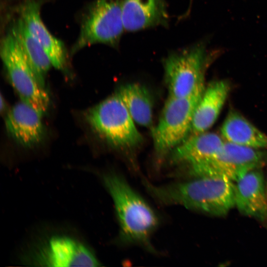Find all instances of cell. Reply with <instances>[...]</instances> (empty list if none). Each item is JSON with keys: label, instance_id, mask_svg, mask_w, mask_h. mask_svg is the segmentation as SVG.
Returning <instances> with one entry per match:
<instances>
[{"label": "cell", "instance_id": "cell-1", "mask_svg": "<svg viewBox=\"0 0 267 267\" xmlns=\"http://www.w3.org/2000/svg\"><path fill=\"white\" fill-rule=\"evenodd\" d=\"M149 195L162 205H179L216 216L226 215L235 206L234 183L220 177L205 176L157 185L142 179Z\"/></svg>", "mask_w": 267, "mask_h": 267}, {"label": "cell", "instance_id": "cell-2", "mask_svg": "<svg viewBox=\"0 0 267 267\" xmlns=\"http://www.w3.org/2000/svg\"><path fill=\"white\" fill-rule=\"evenodd\" d=\"M102 180L114 203L120 227L119 241L155 253L151 237L159 220L153 209L122 176L107 173Z\"/></svg>", "mask_w": 267, "mask_h": 267}, {"label": "cell", "instance_id": "cell-3", "mask_svg": "<svg viewBox=\"0 0 267 267\" xmlns=\"http://www.w3.org/2000/svg\"><path fill=\"white\" fill-rule=\"evenodd\" d=\"M85 118L91 130L114 147L133 148L142 140L134 121L117 92L88 109Z\"/></svg>", "mask_w": 267, "mask_h": 267}, {"label": "cell", "instance_id": "cell-4", "mask_svg": "<svg viewBox=\"0 0 267 267\" xmlns=\"http://www.w3.org/2000/svg\"><path fill=\"white\" fill-rule=\"evenodd\" d=\"M204 89L203 82L189 95L168 98L152 132L159 159L164 158L189 136L195 109Z\"/></svg>", "mask_w": 267, "mask_h": 267}, {"label": "cell", "instance_id": "cell-5", "mask_svg": "<svg viewBox=\"0 0 267 267\" xmlns=\"http://www.w3.org/2000/svg\"><path fill=\"white\" fill-rule=\"evenodd\" d=\"M0 56L8 78L21 100L44 114L49 105V97L44 89V83L10 33L1 41Z\"/></svg>", "mask_w": 267, "mask_h": 267}, {"label": "cell", "instance_id": "cell-6", "mask_svg": "<svg viewBox=\"0 0 267 267\" xmlns=\"http://www.w3.org/2000/svg\"><path fill=\"white\" fill-rule=\"evenodd\" d=\"M123 0H94L83 18L79 37L72 53L95 44L116 48L124 29L122 11Z\"/></svg>", "mask_w": 267, "mask_h": 267}, {"label": "cell", "instance_id": "cell-7", "mask_svg": "<svg viewBox=\"0 0 267 267\" xmlns=\"http://www.w3.org/2000/svg\"><path fill=\"white\" fill-rule=\"evenodd\" d=\"M267 160L262 149L237 145L225 141L222 149L206 163L182 172L190 178L220 177L235 182L248 172L261 168Z\"/></svg>", "mask_w": 267, "mask_h": 267}, {"label": "cell", "instance_id": "cell-8", "mask_svg": "<svg viewBox=\"0 0 267 267\" xmlns=\"http://www.w3.org/2000/svg\"><path fill=\"white\" fill-rule=\"evenodd\" d=\"M209 57L202 43L171 53L164 63L169 96L184 97L192 93L204 82Z\"/></svg>", "mask_w": 267, "mask_h": 267}, {"label": "cell", "instance_id": "cell-9", "mask_svg": "<svg viewBox=\"0 0 267 267\" xmlns=\"http://www.w3.org/2000/svg\"><path fill=\"white\" fill-rule=\"evenodd\" d=\"M32 262L44 267L100 266L98 259L84 244L63 235L50 237L33 255Z\"/></svg>", "mask_w": 267, "mask_h": 267}, {"label": "cell", "instance_id": "cell-10", "mask_svg": "<svg viewBox=\"0 0 267 267\" xmlns=\"http://www.w3.org/2000/svg\"><path fill=\"white\" fill-rule=\"evenodd\" d=\"M224 142L222 137L214 133L191 134L171 151L170 162L179 166L180 173L199 166L216 155Z\"/></svg>", "mask_w": 267, "mask_h": 267}, {"label": "cell", "instance_id": "cell-11", "mask_svg": "<svg viewBox=\"0 0 267 267\" xmlns=\"http://www.w3.org/2000/svg\"><path fill=\"white\" fill-rule=\"evenodd\" d=\"M40 2L38 0H23L18 9L20 17L30 33L43 47L52 66L63 70L67 61L65 46L49 32L43 23L40 16Z\"/></svg>", "mask_w": 267, "mask_h": 267}, {"label": "cell", "instance_id": "cell-12", "mask_svg": "<svg viewBox=\"0 0 267 267\" xmlns=\"http://www.w3.org/2000/svg\"><path fill=\"white\" fill-rule=\"evenodd\" d=\"M43 115L31 105L20 100L7 114L6 129L18 143L32 147L39 143L44 136Z\"/></svg>", "mask_w": 267, "mask_h": 267}, {"label": "cell", "instance_id": "cell-13", "mask_svg": "<svg viewBox=\"0 0 267 267\" xmlns=\"http://www.w3.org/2000/svg\"><path fill=\"white\" fill-rule=\"evenodd\" d=\"M234 183L235 206L238 211L245 216L264 220L267 216V197L261 171H250Z\"/></svg>", "mask_w": 267, "mask_h": 267}, {"label": "cell", "instance_id": "cell-14", "mask_svg": "<svg viewBox=\"0 0 267 267\" xmlns=\"http://www.w3.org/2000/svg\"><path fill=\"white\" fill-rule=\"evenodd\" d=\"M122 11L124 29L128 31L168 25L164 0H123Z\"/></svg>", "mask_w": 267, "mask_h": 267}, {"label": "cell", "instance_id": "cell-15", "mask_svg": "<svg viewBox=\"0 0 267 267\" xmlns=\"http://www.w3.org/2000/svg\"><path fill=\"white\" fill-rule=\"evenodd\" d=\"M229 84L224 80L211 83L204 89L194 113L190 135L207 132L217 120L228 96Z\"/></svg>", "mask_w": 267, "mask_h": 267}, {"label": "cell", "instance_id": "cell-16", "mask_svg": "<svg viewBox=\"0 0 267 267\" xmlns=\"http://www.w3.org/2000/svg\"><path fill=\"white\" fill-rule=\"evenodd\" d=\"M221 134L225 141L253 148L267 149V135L235 110L228 112L222 126Z\"/></svg>", "mask_w": 267, "mask_h": 267}, {"label": "cell", "instance_id": "cell-17", "mask_svg": "<svg viewBox=\"0 0 267 267\" xmlns=\"http://www.w3.org/2000/svg\"><path fill=\"white\" fill-rule=\"evenodd\" d=\"M10 33L17 42L39 77L44 83V76L52 65L43 47L30 33L20 17L13 22Z\"/></svg>", "mask_w": 267, "mask_h": 267}, {"label": "cell", "instance_id": "cell-18", "mask_svg": "<svg viewBox=\"0 0 267 267\" xmlns=\"http://www.w3.org/2000/svg\"><path fill=\"white\" fill-rule=\"evenodd\" d=\"M134 122L150 128L152 125V101L150 92L143 86L131 83L121 86L117 92Z\"/></svg>", "mask_w": 267, "mask_h": 267}, {"label": "cell", "instance_id": "cell-19", "mask_svg": "<svg viewBox=\"0 0 267 267\" xmlns=\"http://www.w3.org/2000/svg\"><path fill=\"white\" fill-rule=\"evenodd\" d=\"M4 107V102L3 100L2 96L0 97V110H2Z\"/></svg>", "mask_w": 267, "mask_h": 267}]
</instances>
